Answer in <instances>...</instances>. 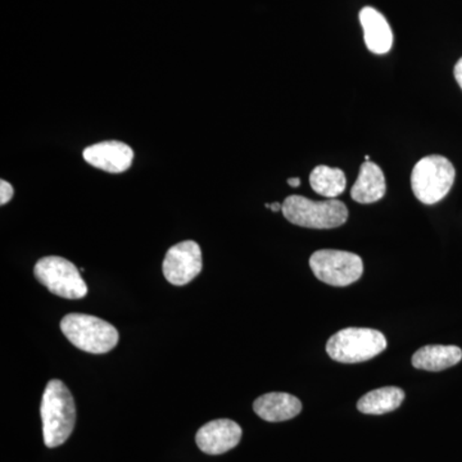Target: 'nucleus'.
I'll use <instances>...</instances> for the list:
<instances>
[{"mask_svg":"<svg viewBox=\"0 0 462 462\" xmlns=\"http://www.w3.org/2000/svg\"><path fill=\"white\" fill-rule=\"evenodd\" d=\"M14 189L8 181L0 180V205H7L9 200L14 199Z\"/></svg>","mask_w":462,"mask_h":462,"instance_id":"17","label":"nucleus"},{"mask_svg":"<svg viewBox=\"0 0 462 462\" xmlns=\"http://www.w3.org/2000/svg\"><path fill=\"white\" fill-rule=\"evenodd\" d=\"M310 267L319 281L333 287L354 284L364 273L360 256L351 252L321 249L310 258Z\"/></svg>","mask_w":462,"mask_h":462,"instance_id":"7","label":"nucleus"},{"mask_svg":"<svg viewBox=\"0 0 462 462\" xmlns=\"http://www.w3.org/2000/svg\"><path fill=\"white\" fill-rule=\"evenodd\" d=\"M41 415L45 446L56 448L63 445L74 431L76 406L71 392L60 380H51L45 387Z\"/></svg>","mask_w":462,"mask_h":462,"instance_id":"1","label":"nucleus"},{"mask_svg":"<svg viewBox=\"0 0 462 462\" xmlns=\"http://www.w3.org/2000/svg\"><path fill=\"white\" fill-rule=\"evenodd\" d=\"M270 209H272L273 212L282 211V205L278 202L273 203V205H270Z\"/></svg>","mask_w":462,"mask_h":462,"instance_id":"20","label":"nucleus"},{"mask_svg":"<svg viewBox=\"0 0 462 462\" xmlns=\"http://www.w3.org/2000/svg\"><path fill=\"white\" fill-rule=\"evenodd\" d=\"M455 167L446 157L428 156L413 167L411 188L424 205H434L445 199L455 181Z\"/></svg>","mask_w":462,"mask_h":462,"instance_id":"5","label":"nucleus"},{"mask_svg":"<svg viewBox=\"0 0 462 462\" xmlns=\"http://www.w3.org/2000/svg\"><path fill=\"white\" fill-rule=\"evenodd\" d=\"M36 281L51 293L66 300H81L88 294V285L80 270L71 261L60 256L42 257L33 267Z\"/></svg>","mask_w":462,"mask_h":462,"instance_id":"6","label":"nucleus"},{"mask_svg":"<svg viewBox=\"0 0 462 462\" xmlns=\"http://www.w3.org/2000/svg\"><path fill=\"white\" fill-rule=\"evenodd\" d=\"M404 392L397 387L374 389L357 402L358 411L366 415H383L392 412L402 404Z\"/></svg>","mask_w":462,"mask_h":462,"instance_id":"15","label":"nucleus"},{"mask_svg":"<svg viewBox=\"0 0 462 462\" xmlns=\"http://www.w3.org/2000/svg\"><path fill=\"white\" fill-rule=\"evenodd\" d=\"M202 251L199 243L185 240L167 251L162 263L166 281L176 287L189 284L202 272Z\"/></svg>","mask_w":462,"mask_h":462,"instance_id":"8","label":"nucleus"},{"mask_svg":"<svg viewBox=\"0 0 462 462\" xmlns=\"http://www.w3.org/2000/svg\"><path fill=\"white\" fill-rule=\"evenodd\" d=\"M282 212L289 223L309 229H334L348 220V209L338 199L315 202L302 196H291L282 203Z\"/></svg>","mask_w":462,"mask_h":462,"instance_id":"3","label":"nucleus"},{"mask_svg":"<svg viewBox=\"0 0 462 462\" xmlns=\"http://www.w3.org/2000/svg\"><path fill=\"white\" fill-rule=\"evenodd\" d=\"M310 184L312 189L320 196L329 199H336L346 188L345 172L333 167L318 166L310 175Z\"/></svg>","mask_w":462,"mask_h":462,"instance_id":"16","label":"nucleus"},{"mask_svg":"<svg viewBox=\"0 0 462 462\" xmlns=\"http://www.w3.org/2000/svg\"><path fill=\"white\" fill-rule=\"evenodd\" d=\"M462 360L461 348L456 346H425L412 356V366L427 372H442Z\"/></svg>","mask_w":462,"mask_h":462,"instance_id":"14","label":"nucleus"},{"mask_svg":"<svg viewBox=\"0 0 462 462\" xmlns=\"http://www.w3.org/2000/svg\"><path fill=\"white\" fill-rule=\"evenodd\" d=\"M84 160L90 166L109 173L127 171L133 165L134 151L123 142H100L84 149Z\"/></svg>","mask_w":462,"mask_h":462,"instance_id":"10","label":"nucleus"},{"mask_svg":"<svg viewBox=\"0 0 462 462\" xmlns=\"http://www.w3.org/2000/svg\"><path fill=\"white\" fill-rule=\"evenodd\" d=\"M384 334L367 328H346L328 340L327 352L334 361L358 364L372 360L387 348Z\"/></svg>","mask_w":462,"mask_h":462,"instance_id":"4","label":"nucleus"},{"mask_svg":"<svg viewBox=\"0 0 462 462\" xmlns=\"http://www.w3.org/2000/svg\"><path fill=\"white\" fill-rule=\"evenodd\" d=\"M288 184L291 185V188H298L300 185V178L288 179Z\"/></svg>","mask_w":462,"mask_h":462,"instance_id":"19","label":"nucleus"},{"mask_svg":"<svg viewBox=\"0 0 462 462\" xmlns=\"http://www.w3.org/2000/svg\"><path fill=\"white\" fill-rule=\"evenodd\" d=\"M385 191L387 182L382 169L376 163L366 161L361 166L358 179L352 187V199L361 205H369L382 199L385 196Z\"/></svg>","mask_w":462,"mask_h":462,"instance_id":"13","label":"nucleus"},{"mask_svg":"<svg viewBox=\"0 0 462 462\" xmlns=\"http://www.w3.org/2000/svg\"><path fill=\"white\" fill-rule=\"evenodd\" d=\"M454 74L456 81H457V84L460 85L462 89V58H460V60H457V63H456Z\"/></svg>","mask_w":462,"mask_h":462,"instance_id":"18","label":"nucleus"},{"mask_svg":"<svg viewBox=\"0 0 462 462\" xmlns=\"http://www.w3.org/2000/svg\"><path fill=\"white\" fill-rule=\"evenodd\" d=\"M254 412L264 421L281 422L296 418L302 411V403L297 397L282 392H273L258 397L254 403Z\"/></svg>","mask_w":462,"mask_h":462,"instance_id":"11","label":"nucleus"},{"mask_svg":"<svg viewBox=\"0 0 462 462\" xmlns=\"http://www.w3.org/2000/svg\"><path fill=\"white\" fill-rule=\"evenodd\" d=\"M242 428L229 419L207 422L196 436L197 446L207 455H223L236 448L242 439Z\"/></svg>","mask_w":462,"mask_h":462,"instance_id":"9","label":"nucleus"},{"mask_svg":"<svg viewBox=\"0 0 462 462\" xmlns=\"http://www.w3.org/2000/svg\"><path fill=\"white\" fill-rule=\"evenodd\" d=\"M360 23L364 30L365 44L375 54H385L393 44V33L385 17L372 7L360 12Z\"/></svg>","mask_w":462,"mask_h":462,"instance_id":"12","label":"nucleus"},{"mask_svg":"<svg viewBox=\"0 0 462 462\" xmlns=\"http://www.w3.org/2000/svg\"><path fill=\"white\" fill-rule=\"evenodd\" d=\"M60 330L76 348L88 354H107L120 339L114 325L91 315H66L60 321Z\"/></svg>","mask_w":462,"mask_h":462,"instance_id":"2","label":"nucleus"}]
</instances>
